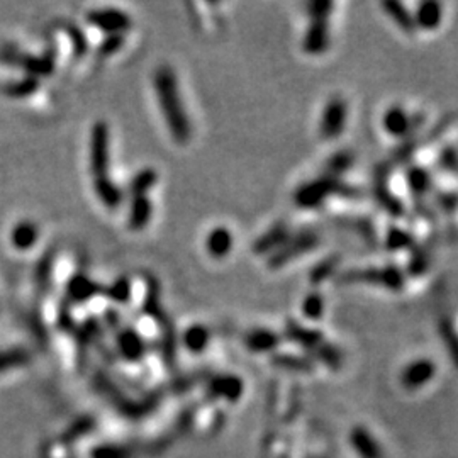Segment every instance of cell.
<instances>
[{"label":"cell","mask_w":458,"mask_h":458,"mask_svg":"<svg viewBox=\"0 0 458 458\" xmlns=\"http://www.w3.org/2000/svg\"><path fill=\"white\" fill-rule=\"evenodd\" d=\"M65 29H66L68 36H70L71 45H74L76 57H83L85 51H87V41H85L83 33L80 31V29L74 28V25H66Z\"/></svg>","instance_id":"obj_22"},{"label":"cell","mask_w":458,"mask_h":458,"mask_svg":"<svg viewBox=\"0 0 458 458\" xmlns=\"http://www.w3.org/2000/svg\"><path fill=\"white\" fill-rule=\"evenodd\" d=\"M29 358H31V355L24 348H11V350L0 351V372L20 367V365L28 363Z\"/></svg>","instance_id":"obj_17"},{"label":"cell","mask_w":458,"mask_h":458,"mask_svg":"<svg viewBox=\"0 0 458 458\" xmlns=\"http://www.w3.org/2000/svg\"><path fill=\"white\" fill-rule=\"evenodd\" d=\"M87 20L107 34H124L131 28V17L126 12L114 7L88 11Z\"/></svg>","instance_id":"obj_3"},{"label":"cell","mask_w":458,"mask_h":458,"mask_svg":"<svg viewBox=\"0 0 458 458\" xmlns=\"http://www.w3.org/2000/svg\"><path fill=\"white\" fill-rule=\"evenodd\" d=\"M435 7L436 6H433V4H430V6H424L423 19H426L428 24H435L436 20H438V12H433V8Z\"/></svg>","instance_id":"obj_24"},{"label":"cell","mask_w":458,"mask_h":458,"mask_svg":"<svg viewBox=\"0 0 458 458\" xmlns=\"http://www.w3.org/2000/svg\"><path fill=\"white\" fill-rule=\"evenodd\" d=\"M105 295L116 304H127L131 299V282L127 277H119L114 280L107 288H104Z\"/></svg>","instance_id":"obj_19"},{"label":"cell","mask_w":458,"mask_h":458,"mask_svg":"<svg viewBox=\"0 0 458 458\" xmlns=\"http://www.w3.org/2000/svg\"><path fill=\"white\" fill-rule=\"evenodd\" d=\"M16 66L24 70L25 75L40 80V76H48L53 74L54 58L51 54H28L20 51Z\"/></svg>","instance_id":"obj_5"},{"label":"cell","mask_w":458,"mask_h":458,"mask_svg":"<svg viewBox=\"0 0 458 458\" xmlns=\"http://www.w3.org/2000/svg\"><path fill=\"white\" fill-rule=\"evenodd\" d=\"M433 375H435V363L430 360H418L411 363L402 373V384L407 389H418L428 384Z\"/></svg>","instance_id":"obj_8"},{"label":"cell","mask_w":458,"mask_h":458,"mask_svg":"<svg viewBox=\"0 0 458 458\" xmlns=\"http://www.w3.org/2000/svg\"><path fill=\"white\" fill-rule=\"evenodd\" d=\"M93 190L99 201L104 204L107 209H119L122 201H124V194H122L121 187L114 184L110 177L93 178Z\"/></svg>","instance_id":"obj_6"},{"label":"cell","mask_w":458,"mask_h":458,"mask_svg":"<svg viewBox=\"0 0 458 458\" xmlns=\"http://www.w3.org/2000/svg\"><path fill=\"white\" fill-rule=\"evenodd\" d=\"M158 182V173L153 168H143L133 177L129 184V194L131 197H138V195H148V190H151L153 187Z\"/></svg>","instance_id":"obj_14"},{"label":"cell","mask_w":458,"mask_h":458,"mask_svg":"<svg viewBox=\"0 0 458 458\" xmlns=\"http://www.w3.org/2000/svg\"><path fill=\"white\" fill-rule=\"evenodd\" d=\"M184 343L190 351H202L209 343V331L202 324H194L185 331Z\"/></svg>","instance_id":"obj_16"},{"label":"cell","mask_w":458,"mask_h":458,"mask_svg":"<svg viewBox=\"0 0 458 458\" xmlns=\"http://www.w3.org/2000/svg\"><path fill=\"white\" fill-rule=\"evenodd\" d=\"M233 236L226 228H216L206 237V249L211 257L223 258L231 252Z\"/></svg>","instance_id":"obj_11"},{"label":"cell","mask_w":458,"mask_h":458,"mask_svg":"<svg viewBox=\"0 0 458 458\" xmlns=\"http://www.w3.org/2000/svg\"><path fill=\"white\" fill-rule=\"evenodd\" d=\"M109 126L97 121L90 133V172L93 178L109 177Z\"/></svg>","instance_id":"obj_2"},{"label":"cell","mask_w":458,"mask_h":458,"mask_svg":"<svg viewBox=\"0 0 458 458\" xmlns=\"http://www.w3.org/2000/svg\"><path fill=\"white\" fill-rule=\"evenodd\" d=\"M351 445L360 458H384L380 445L365 428H355L350 436Z\"/></svg>","instance_id":"obj_10"},{"label":"cell","mask_w":458,"mask_h":458,"mask_svg":"<svg viewBox=\"0 0 458 458\" xmlns=\"http://www.w3.org/2000/svg\"><path fill=\"white\" fill-rule=\"evenodd\" d=\"M104 292L99 283L93 282L90 277H87L85 274H76L70 278L66 286V299L71 304H82L90 300L93 295Z\"/></svg>","instance_id":"obj_4"},{"label":"cell","mask_w":458,"mask_h":458,"mask_svg":"<svg viewBox=\"0 0 458 458\" xmlns=\"http://www.w3.org/2000/svg\"><path fill=\"white\" fill-rule=\"evenodd\" d=\"M277 336L271 334L270 331H253L246 338V345L254 351H269L277 345Z\"/></svg>","instance_id":"obj_20"},{"label":"cell","mask_w":458,"mask_h":458,"mask_svg":"<svg viewBox=\"0 0 458 458\" xmlns=\"http://www.w3.org/2000/svg\"><path fill=\"white\" fill-rule=\"evenodd\" d=\"M385 124L392 133H399V131H404L406 127V117L402 116V112H397V110H394V112H389V116L385 117Z\"/></svg>","instance_id":"obj_23"},{"label":"cell","mask_w":458,"mask_h":458,"mask_svg":"<svg viewBox=\"0 0 458 458\" xmlns=\"http://www.w3.org/2000/svg\"><path fill=\"white\" fill-rule=\"evenodd\" d=\"M211 389L216 396L226 397L229 401H236V399H240L241 392H243V384H241V380L236 379V377L224 375L212 380Z\"/></svg>","instance_id":"obj_13"},{"label":"cell","mask_w":458,"mask_h":458,"mask_svg":"<svg viewBox=\"0 0 458 458\" xmlns=\"http://www.w3.org/2000/svg\"><path fill=\"white\" fill-rule=\"evenodd\" d=\"M122 46H124V34H109L107 40L102 41L99 54L100 57H110V54L117 53Z\"/></svg>","instance_id":"obj_21"},{"label":"cell","mask_w":458,"mask_h":458,"mask_svg":"<svg viewBox=\"0 0 458 458\" xmlns=\"http://www.w3.org/2000/svg\"><path fill=\"white\" fill-rule=\"evenodd\" d=\"M40 240V228L33 221H20L12 228L11 241L12 246L19 252H28Z\"/></svg>","instance_id":"obj_9"},{"label":"cell","mask_w":458,"mask_h":458,"mask_svg":"<svg viewBox=\"0 0 458 458\" xmlns=\"http://www.w3.org/2000/svg\"><path fill=\"white\" fill-rule=\"evenodd\" d=\"M117 343L121 353L129 360H138L144 351L143 339L134 329H122L117 336Z\"/></svg>","instance_id":"obj_12"},{"label":"cell","mask_w":458,"mask_h":458,"mask_svg":"<svg viewBox=\"0 0 458 458\" xmlns=\"http://www.w3.org/2000/svg\"><path fill=\"white\" fill-rule=\"evenodd\" d=\"M153 88L158 99L161 116L165 119L170 134L177 143L184 144L192 136V126L187 116L184 102H182L175 71L167 65L156 68L153 74Z\"/></svg>","instance_id":"obj_1"},{"label":"cell","mask_w":458,"mask_h":458,"mask_svg":"<svg viewBox=\"0 0 458 458\" xmlns=\"http://www.w3.org/2000/svg\"><path fill=\"white\" fill-rule=\"evenodd\" d=\"M153 214V206L148 195H138L133 197L129 207V214H127V226L133 231H139L150 224Z\"/></svg>","instance_id":"obj_7"},{"label":"cell","mask_w":458,"mask_h":458,"mask_svg":"<svg viewBox=\"0 0 458 458\" xmlns=\"http://www.w3.org/2000/svg\"><path fill=\"white\" fill-rule=\"evenodd\" d=\"M37 88H40V80L34 78V76L25 75L24 78L7 83L6 87H4V93H6L7 97H12V99H25V97L33 95Z\"/></svg>","instance_id":"obj_15"},{"label":"cell","mask_w":458,"mask_h":458,"mask_svg":"<svg viewBox=\"0 0 458 458\" xmlns=\"http://www.w3.org/2000/svg\"><path fill=\"white\" fill-rule=\"evenodd\" d=\"M53 263H54L53 253H46L45 257H42L40 260V263L36 265V271H34V282H36V287L42 292L49 287L51 275H53Z\"/></svg>","instance_id":"obj_18"}]
</instances>
